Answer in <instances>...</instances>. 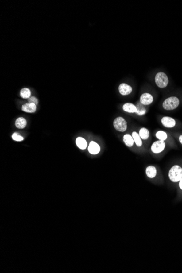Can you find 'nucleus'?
I'll list each match as a JSON object with an SVG mask.
<instances>
[{"mask_svg":"<svg viewBox=\"0 0 182 273\" xmlns=\"http://www.w3.org/2000/svg\"><path fill=\"white\" fill-rule=\"evenodd\" d=\"M168 177L173 182H178L182 178V168L178 165L171 167L168 172Z\"/></svg>","mask_w":182,"mask_h":273,"instance_id":"nucleus-1","label":"nucleus"},{"mask_svg":"<svg viewBox=\"0 0 182 273\" xmlns=\"http://www.w3.org/2000/svg\"><path fill=\"white\" fill-rule=\"evenodd\" d=\"M180 105V100L176 97L168 98L163 102V107L166 110H173L176 109Z\"/></svg>","mask_w":182,"mask_h":273,"instance_id":"nucleus-2","label":"nucleus"},{"mask_svg":"<svg viewBox=\"0 0 182 273\" xmlns=\"http://www.w3.org/2000/svg\"><path fill=\"white\" fill-rule=\"evenodd\" d=\"M155 81L156 85L160 88H165L168 86V76L163 72H159L157 73L155 77Z\"/></svg>","mask_w":182,"mask_h":273,"instance_id":"nucleus-3","label":"nucleus"},{"mask_svg":"<svg viewBox=\"0 0 182 273\" xmlns=\"http://www.w3.org/2000/svg\"><path fill=\"white\" fill-rule=\"evenodd\" d=\"M114 126L117 131L123 132L127 129V123L123 117H118L114 119Z\"/></svg>","mask_w":182,"mask_h":273,"instance_id":"nucleus-4","label":"nucleus"},{"mask_svg":"<svg viewBox=\"0 0 182 273\" xmlns=\"http://www.w3.org/2000/svg\"><path fill=\"white\" fill-rule=\"evenodd\" d=\"M165 148V143L163 141H157L153 143L151 146V150L154 153H160L163 152Z\"/></svg>","mask_w":182,"mask_h":273,"instance_id":"nucleus-5","label":"nucleus"},{"mask_svg":"<svg viewBox=\"0 0 182 273\" xmlns=\"http://www.w3.org/2000/svg\"><path fill=\"white\" fill-rule=\"evenodd\" d=\"M153 101L152 96L148 93H145L141 95L140 97V103L145 105H148L151 104Z\"/></svg>","mask_w":182,"mask_h":273,"instance_id":"nucleus-6","label":"nucleus"},{"mask_svg":"<svg viewBox=\"0 0 182 273\" xmlns=\"http://www.w3.org/2000/svg\"><path fill=\"white\" fill-rule=\"evenodd\" d=\"M161 123L166 128H173L176 125V121L170 117H164L161 119Z\"/></svg>","mask_w":182,"mask_h":273,"instance_id":"nucleus-7","label":"nucleus"},{"mask_svg":"<svg viewBox=\"0 0 182 273\" xmlns=\"http://www.w3.org/2000/svg\"><path fill=\"white\" fill-rule=\"evenodd\" d=\"M118 90L119 93L122 95L126 96L131 93L132 92V87L126 84H122L119 86Z\"/></svg>","mask_w":182,"mask_h":273,"instance_id":"nucleus-8","label":"nucleus"},{"mask_svg":"<svg viewBox=\"0 0 182 273\" xmlns=\"http://www.w3.org/2000/svg\"><path fill=\"white\" fill-rule=\"evenodd\" d=\"M37 105L33 103H27L22 105V110L27 113H34L36 111Z\"/></svg>","mask_w":182,"mask_h":273,"instance_id":"nucleus-9","label":"nucleus"},{"mask_svg":"<svg viewBox=\"0 0 182 273\" xmlns=\"http://www.w3.org/2000/svg\"><path fill=\"white\" fill-rule=\"evenodd\" d=\"M88 150L91 154L93 155L97 154L98 153H99L100 148L97 143L95 142L94 141H92L90 142Z\"/></svg>","mask_w":182,"mask_h":273,"instance_id":"nucleus-10","label":"nucleus"},{"mask_svg":"<svg viewBox=\"0 0 182 273\" xmlns=\"http://www.w3.org/2000/svg\"><path fill=\"white\" fill-rule=\"evenodd\" d=\"M123 109L124 111L129 112V113H134L135 112L137 114V109L134 104L131 103H126L123 106Z\"/></svg>","mask_w":182,"mask_h":273,"instance_id":"nucleus-11","label":"nucleus"},{"mask_svg":"<svg viewBox=\"0 0 182 273\" xmlns=\"http://www.w3.org/2000/svg\"><path fill=\"white\" fill-rule=\"evenodd\" d=\"M146 174L147 176L149 178H153L156 176L157 171L156 167L153 166H149L146 168Z\"/></svg>","mask_w":182,"mask_h":273,"instance_id":"nucleus-12","label":"nucleus"},{"mask_svg":"<svg viewBox=\"0 0 182 273\" xmlns=\"http://www.w3.org/2000/svg\"><path fill=\"white\" fill-rule=\"evenodd\" d=\"M76 145L78 146V147L81 150H85L87 146V143L86 142V141L83 138L81 137L76 138Z\"/></svg>","mask_w":182,"mask_h":273,"instance_id":"nucleus-13","label":"nucleus"},{"mask_svg":"<svg viewBox=\"0 0 182 273\" xmlns=\"http://www.w3.org/2000/svg\"><path fill=\"white\" fill-rule=\"evenodd\" d=\"M26 125V120L23 117H19L15 121V126L19 129H24Z\"/></svg>","mask_w":182,"mask_h":273,"instance_id":"nucleus-14","label":"nucleus"},{"mask_svg":"<svg viewBox=\"0 0 182 273\" xmlns=\"http://www.w3.org/2000/svg\"><path fill=\"white\" fill-rule=\"evenodd\" d=\"M123 141L128 147L133 146L134 142L133 138L129 134H126L123 136Z\"/></svg>","mask_w":182,"mask_h":273,"instance_id":"nucleus-15","label":"nucleus"},{"mask_svg":"<svg viewBox=\"0 0 182 273\" xmlns=\"http://www.w3.org/2000/svg\"><path fill=\"white\" fill-rule=\"evenodd\" d=\"M31 91L27 88H24L20 91V96L24 99H29L31 97Z\"/></svg>","mask_w":182,"mask_h":273,"instance_id":"nucleus-16","label":"nucleus"},{"mask_svg":"<svg viewBox=\"0 0 182 273\" xmlns=\"http://www.w3.org/2000/svg\"><path fill=\"white\" fill-rule=\"evenodd\" d=\"M132 137L133 138L134 142L136 143V145L138 147H140L142 145V142L141 140V138L138 133H136L135 131H134L132 133Z\"/></svg>","mask_w":182,"mask_h":273,"instance_id":"nucleus-17","label":"nucleus"},{"mask_svg":"<svg viewBox=\"0 0 182 273\" xmlns=\"http://www.w3.org/2000/svg\"><path fill=\"white\" fill-rule=\"evenodd\" d=\"M139 135L143 140H147L149 138V132L148 129L146 128H141L139 131Z\"/></svg>","mask_w":182,"mask_h":273,"instance_id":"nucleus-18","label":"nucleus"},{"mask_svg":"<svg viewBox=\"0 0 182 273\" xmlns=\"http://www.w3.org/2000/svg\"><path fill=\"white\" fill-rule=\"evenodd\" d=\"M156 137L158 138L159 140L164 141L167 139L168 135L166 133L163 131H159L156 134Z\"/></svg>","mask_w":182,"mask_h":273,"instance_id":"nucleus-19","label":"nucleus"},{"mask_svg":"<svg viewBox=\"0 0 182 273\" xmlns=\"http://www.w3.org/2000/svg\"><path fill=\"white\" fill-rule=\"evenodd\" d=\"M13 140L17 141H21L24 140V138L21 136H20L17 133H14L12 135Z\"/></svg>","mask_w":182,"mask_h":273,"instance_id":"nucleus-20","label":"nucleus"},{"mask_svg":"<svg viewBox=\"0 0 182 273\" xmlns=\"http://www.w3.org/2000/svg\"><path fill=\"white\" fill-rule=\"evenodd\" d=\"M28 102L29 103H33V104H35L36 105H37V104H38V100L37 99L36 97H30L28 99Z\"/></svg>","mask_w":182,"mask_h":273,"instance_id":"nucleus-21","label":"nucleus"},{"mask_svg":"<svg viewBox=\"0 0 182 273\" xmlns=\"http://www.w3.org/2000/svg\"><path fill=\"white\" fill-rule=\"evenodd\" d=\"M179 185H180V189H182V178L180 179V184H179Z\"/></svg>","mask_w":182,"mask_h":273,"instance_id":"nucleus-22","label":"nucleus"},{"mask_svg":"<svg viewBox=\"0 0 182 273\" xmlns=\"http://www.w3.org/2000/svg\"><path fill=\"white\" fill-rule=\"evenodd\" d=\"M179 140H180V142L182 144V135L180 136V138H179Z\"/></svg>","mask_w":182,"mask_h":273,"instance_id":"nucleus-23","label":"nucleus"}]
</instances>
